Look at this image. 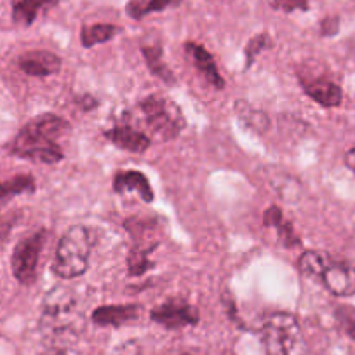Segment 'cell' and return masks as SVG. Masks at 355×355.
Masks as SVG:
<instances>
[{"label":"cell","instance_id":"obj_1","mask_svg":"<svg viewBox=\"0 0 355 355\" xmlns=\"http://www.w3.org/2000/svg\"><path fill=\"white\" fill-rule=\"evenodd\" d=\"M68 131V122L53 114H44L32 119L19 131L12 143V153L23 159L42 164H56L63 159L58 143L60 136Z\"/></svg>","mask_w":355,"mask_h":355},{"label":"cell","instance_id":"obj_2","mask_svg":"<svg viewBox=\"0 0 355 355\" xmlns=\"http://www.w3.org/2000/svg\"><path fill=\"white\" fill-rule=\"evenodd\" d=\"M84 324L80 303L70 288L58 286L51 289L42 302L40 329L51 336L75 334Z\"/></svg>","mask_w":355,"mask_h":355},{"label":"cell","instance_id":"obj_3","mask_svg":"<svg viewBox=\"0 0 355 355\" xmlns=\"http://www.w3.org/2000/svg\"><path fill=\"white\" fill-rule=\"evenodd\" d=\"M300 270L306 277H313L324 284L331 295L348 298L355 295V266L334 261L322 251H305L300 258Z\"/></svg>","mask_w":355,"mask_h":355},{"label":"cell","instance_id":"obj_4","mask_svg":"<svg viewBox=\"0 0 355 355\" xmlns=\"http://www.w3.org/2000/svg\"><path fill=\"white\" fill-rule=\"evenodd\" d=\"M94 235L84 225H73L60 239L53 259V272L60 279H75L85 274L93 251Z\"/></svg>","mask_w":355,"mask_h":355},{"label":"cell","instance_id":"obj_5","mask_svg":"<svg viewBox=\"0 0 355 355\" xmlns=\"http://www.w3.org/2000/svg\"><path fill=\"white\" fill-rule=\"evenodd\" d=\"M261 343L266 355H306L302 327L291 313L279 312L263 322Z\"/></svg>","mask_w":355,"mask_h":355},{"label":"cell","instance_id":"obj_6","mask_svg":"<svg viewBox=\"0 0 355 355\" xmlns=\"http://www.w3.org/2000/svg\"><path fill=\"white\" fill-rule=\"evenodd\" d=\"M141 110L150 129L166 141L176 138L185 128V117L180 107L160 94L145 98L141 101Z\"/></svg>","mask_w":355,"mask_h":355},{"label":"cell","instance_id":"obj_7","mask_svg":"<svg viewBox=\"0 0 355 355\" xmlns=\"http://www.w3.org/2000/svg\"><path fill=\"white\" fill-rule=\"evenodd\" d=\"M44 242H46V232H35L30 237L18 242L12 252L11 266L12 274L21 284H33L37 279V266H39L40 252H42Z\"/></svg>","mask_w":355,"mask_h":355},{"label":"cell","instance_id":"obj_8","mask_svg":"<svg viewBox=\"0 0 355 355\" xmlns=\"http://www.w3.org/2000/svg\"><path fill=\"white\" fill-rule=\"evenodd\" d=\"M153 322L167 327V329H183V327L196 326L199 322V312L196 306L189 305L183 300H169L150 312Z\"/></svg>","mask_w":355,"mask_h":355},{"label":"cell","instance_id":"obj_9","mask_svg":"<svg viewBox=\"0 0 355 355\" xmlns=\"http://www.w3.org/2000/svg\"><path fill=\"white\" fill-rule=\"evenodd\" d=\"M300 84H302L303 91L320 107L334 108L340 107L343 101V91L340 85L322 75L300 73Z\"/></svg>","mask_w":355,"mask_h":355},{"label":"cell","instance_id":"obj_10","mask_svg":"<svg viewBox=\"0 0 355 355\" xmlns=\"http://www.w3.org/2000/svg\"><path fill=\"white\" fill-rule=\"evenodd\" d=\"M19 68L32 77H49L61 68V58L49 51H28L18 60Z\"/></svg>","mask_w":355,"mask_h":355},{"label":"cell","instance_id":"obj_11","mask_svg":"<svg viewBox=\"0 0 355 355\" xmlns=\"http://www.w3.org/2000/svg\"><path fill=\"white\" fill-rule=\"evenodd\" d=\"M185 51L189 60L196 64V68L202 73V77L206 78L207 84L213 85L214 89L225 87V80L223 77H221L220 71H218L216 61H214L213 54H211L206 47L196 42H187Z\"/></svg>","mask_w":355,"mask_h":355},{"label":"cell","instance_id":"obj_12","mask_svg":"<svg viewBox=\"0 0 355 355\" xmlns=\"http://www.w3.org/2000/svg\"><path fill=\"white\" fill-rule=\"evenodd\" d=\"M141 306L138 305H105L98 306L93 312L91 319L98 326H112L119 327L122 324L132 322L138 319Z\"/></svg>","mask_w":355,"mask_h":355},{"label":"cell","instance_id":"obj_13","mask_svg":"<svg viewBox=\"0 0 355 355\" xmlns=\"http://www.w3.org/2000/svg\"><path fill=\"white\" fill-rule=\"evenodd\" d=\"M105 138L110 143H114L117 148L128 150L132 153H143L150 146V138L143 135L141 131H136L135 128L129 125H117L105 132Z\"/></svg>","mask_w":355,"mask_h":355},{"label":"cell","instance_id":"obj_14","mask_svg":"<svg viewBox=\"0 0 355 355\" xmlns=\"http://www.w3.org/2000/svg\"><path fill=\"white\" fill-rule=\"evenodd\" d=\"M114 190L117 193L138 192L143 202L146 204L153 200V190L148 178L139 173V171H122V173H119L114 180Z\"/></svg>","mask_w":355,"mask_h":355},{"label":"cell","instance_id":"obj_15","mask_svg":"<svg viewBox=\"0 0 355 355\" xmlns=\"http://www.w3.org/2000/svg\"><path fill=\"white\" fill-rule=\"evenodd\" d=\"M60 0H16L12 4V19L16 25L30 26L35 23L40 12L56 8Z\"/></svg>","mask_w":355,"mask_h":355},{"label":"cell","instance_id":"obj_16","mask_svg":"<svg viewBox=\"0 0 355 355\" xmlns=\"http://www.w3.org/2000/svg\"><path fill=\"white\" fill-rule=\"evenodd\" d=\"M263 225H265V227L275 228L281 242L284 245H288V248L302 244V241H300V237L296 235L293 225L284 220V214H282V211L279 209L277 206H272L265 211V214H263Z\"/></svg>","mask_w":355,"mask_h":355},{"label":"cell","instance_id":"obj_17","mask_svg":"<svg viewBox=\"0 0 355 355\" xmlns=\"http://www.w3.org/2000/svg\"><path fill=\"white\" fill-rule=\"evenodd\" d=\"M183 0H129L125 6V12L132 19H143L148 15L167 11L171 8H178Z\"/></svg>","mask_w":355,"mask_h":355},{"label":"cell","instance_id":"obj_18","mask_svg":"<svg viewBox=\"0 0 355 355\" xmlns=\"http://www.w3.org/2000/svg\"><path fill=\"white\" fill-rule=\"evenodd\" d=\"M121 33V28L110 23H96V25H84L80 30V42L85 49L98 44H105Z\"/></svg>","mask_w":355,"mask_h":355},{"label":"cell","instance_id":"obj_19","mask_svg":"<svg viewBox=\"0 0 355 355\" xmlns=\"http://www.w3.org/2000/svg\"><path fill=\"white\" fill-rule=\"evenodd\" d=\"M141 53L145 56L146 64H148V70L152 71L155 77H159L160 80L167 82V84H173L174 75L169 70V67L166 64V61L162 60V47L160 44H150V46H143Z\"/></svg>","mask_w":355,"mask_h":355},{"label":"cell","instance_id":"obj_20","mask_svg":"<svg viewBox=\"0 0 355 355\" xmlns=\"http://www.w3.org/2000/svg\"><path fill=\"white\" fill-rule=\"evenodd\" d=\"M35 190V182L32 176H16L9 182H0V207L8 204L21 193H30Z\"/></svg>","mask_w":355,"mask_h":355},{"label":"cell","instance_id":"obj_21","mask_svg":"<svg viewBox=\"0 0 355 355\" xmlns=\"http://www.w3.org/2000/svg\"><path fill=\"white\" fill-rule=\"evenodd\" d=\"M237 115L256 132H265L266 129L270 128V121L263 112L256 110V108L244 105L242 101L237 103Z\"/></svg>","mask_w":355,"mask_h":355},{"label":"cell","instance_id":"obj_22","mask_svg":"<svg viewBox=\"0 0 355 355\" xmlns=\"http://www.w3.org/2000/svg\"><path fill=\"white\" fill-rule=\"evenodd\" d=\"M157 245H132L131 252H129V272L131 275H141L148 270L150 266V252L155 249Z\"/></svg>","mask_w":355,"mask_h":355},{"label":"cell","instance_id":"obj_23","mask_svg":"<svg viewBox=\"0 0 355 355\" xmlns=\"http://www.w3.org/2000/svg\"><path fill=\"white\" fill-rule=\"evenodd\" d=\"M272 46H274V42H272L268 33H258V35L252 37V39L245 44V68H251L256 56H258L261 51L270 49Z\"/></svg>","mask_w":355,"mask_h":355},{"label":"cell","instance_id":"obj_24","mask_svg":"<svg viewBox=\"0 0 355 355\" xmlns=\"http://www.w3.org/2000/svg\"><path fill=\"white\" fill-rule=\"evenodd\" d=\"M338 322L343 327L345 334L355 341V309L354 306H340L336 310Z\"/></svg>","mask_w":355,"mask_h":355},{"label":"cell","instance_id":"obj_25","mask_svg":"<svg viewBox=\"0 0 355 355\" xmlns=\"http://www.w3.org/2000/svg\"><path fill=\"white\" fill-rule=\"evenodd\" d=\"M270 6L275 11L286 12V15H291L295 11H309L310 2L309 0H270Z\"/></svg>","mask_w":355,"mask_h":355},{"label":"cell","instance_id":"obj_26","mask_svg":"<svg viewBox=\"0 0 355 355\" xmlns=\"http://www.w3.org/2000/svg\"><path fill=\"white\" fill-rule=\"evenodd\" d=\"M340 32V18L338 16H327L320 21V35L334 37Z\"/></svg>","mask_w":355,"mask_h":355},{"label":"cell","instance_id":"obj_27","mask_svg":"<svg viewBox=\"0 0 355 355\" xmlns=\"http://www.w3.org/2000/svg\"><path fill=\"white\" fill-rule=\"evenodd\" d=\"M345 166H347L352 173H355V146L345 153Z\"/></svg>","mask_w":355,"mask_h":355},{"label":"cell","instance_id":"obj_28","mask_svg":"<svg viewBox=\"0 0 355 355\" xmlns=\"http://www.w3.org/2000/svg\"><path fill=\"white\" fill-rule=\"evenodd\" d=\"M47 355H80V354H78V352H75L73 348L60 347V348H54V350H51Z\"/></svg>","mask_w":355,"mask_h":355},{"label":"cell","instance_id":"obj_29","mask_svg":"<svg viewBox=\"0 0 355 355\" xmlns=\"http://www.w3.org/2000/svg\"><path fill=\"white\" fill-rule=\"evenodd\" d=\"M350 47H352V54H354V56H355V35L352 37V40H350Z\"/></svg>","mask_w":355,"mask_h":355},{"label":"cell","instance_id":"obj_30","mask_svg":"<svg viewBox=\"0 0 355 355\" xmlns=\"http://www.w3.org/2000/svg\"><path fill=\"white\" fill-rule=\"evenodd\" d=\"M185 355H189V354H185Z\"/></svg>","mask_w":355,"mask_h":355}]
</instances>
